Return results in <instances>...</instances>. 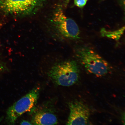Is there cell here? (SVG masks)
Returning <instances> with one entry per match:
<instances>
[{
	"label": "cell",
	"instance_id": "5bb4252c",
	"mask_svg": "<svg viewBox=\"0 0 125 125\" xmlns=\"http://www.w3.org/2000/svg\"><path fill=\"white\" fill-rule=\"evenodd\" d=\"M102 1H104V0H102Z\"/></svg>",
	"mask_w": 125,
	"mask_h": 125
},
{
	"label": "cell",
	"instance_id": "4fadbf2b",
	"mask_svg": "<svg viewBox=\"0 0 125 125\" xmlns=\"http://www.w3.org/2000/svg\"><path fill=\"white\" fill-rule=\"evenodd\" d=\"M1 26H2V24L1 23H0V29H1Z\"/></svg>",
	"mask_w": 125,
	"mask_h": 125
},
{
	"label": "cell",
	"instance_id": "9a60e30c",
	"mask_svg": "<svg viewBox=\"0 0 125 125\" xmlns=\"http://www.w3.org/2000/svg\"></svg>",
	"mask_w": 125,
	"mask_h": 125
},
{
	"label": "cell",
	"instance_id": "8992f818",
	"mask_svg": "<svg viewBox=\"0 0 125 125\" xmlns=\"http://www.w3.org/2000/svg\"><path fill=\"white\" fill-rule=\"evenodd\" d=\"M33 111L31 123L34 125H57L58 121L53 105L48 102L31 109Z\"/></svg>",
	"mask_w": 125,
	"mask_h": 125
},
{
	"label": "cell",
	"instance_id": "ba28073f",
	"mask_svg": "<svg viewBox=\"0 0 125 125\" xmlns=\"http://www.w3.org/2000/svg\"><path fill=\"white\" fill-rule=\"evenodd\" d=\"M125 29V26L117 30L114 31H107L105 28H103L101 30L100 33L102 36L103 37H107L118 41L123 35Z\"/></svg>",
	"mask_w": 125,
	"mask_h": 125
},
{
	"label": "cell",
	"instance_id": "3957f363",
	"mask_svg": "<svg viewBox=\"0 0 125 125\" xmlns=\"http://www.w3.org/2000/svg\"><path fill=\"white\" fill-rule=\"evenodd\" d=\"M52 21L57 33L62 38L71 40L80 38V31L78 25L65 15L61 7L54 12Z\"/></svg>",
	"mask_w": 125,
	"mask_h": 125
},
{
	"label": "cell",
	"instance_id": "277c9868",
	"mask_svg": "<svg viewBox=\"0 0 125 125\" xmlns=\"http://www.w3.org/2000/svg\"><path fill=\"white\" fill-rule=\"evenodd\" d=\"M40 89H33L8 109L5 121L7 124H15L20 117L26 112L33 108L39 97Z\"/></svg>",
	"mask_w": 125,
	"mask_h": 125
},
{
	"label": "cell",
	"instance_id": "30bf717a",
	"mask_svg": "<svg viewBox=\"0 0 125 125\" xmlns=\"http://www.w3.org/2000/svg\"><path fill=\"white\" fill-rule=\"evenodd\" d=\"M20 124L21 125H32V123L29 121L23 120L20 123Z\"/></svg>",
	"mask_w": 125,
	"mask_h": 125
},
{
	"label": "cell",
	"instance_id": "8fae6325",
	"mask_svg": "<svg viewBox=\"0 0 125 125\" xmlns=\"http://www.w3.org/2000/svg\"><path fill=\"white\" fill-rule=\"evenodd\" d=\"M71 0H63V2L65 6H67Z\"/></svg>",
	"mask_w": 125,
	"mask_h": 125
},
{
	"label": "cell",
	"instance_id": "7c38bea8",
	"mask_svg": "<svg viewBox=\"0 0 125 125\" xmlns=\"http://www.w3.org/2000/svg\"><path fill=\"white\" fill-rule=\"evenodd\" d=\"M3 119V117H2V118H0V123L1 121H2Z\"/></svg>",
	"mask_w": 125,
	"mask_h": 125
},
{
	"label": "cell",
	"instance_id": "7a4b0ae2",
	"mask_svg": "<svg viewBox=\"0 0 125 125\" xmlns=\"http://www.w3.org/2000/svg\"><path fill=\"white\" fill-rule=\"evenodd\" d=\"M48 75L56 85L70 86L79 80L80 70L75 61L68 60L54 65L48 71Z\"/></svg>",
	"mask_w": 125,
	"mask_h": 125
},
{
	"label": "cell",
	"instance_id": "6da1fadb",
	"mask_svg": "<svg viewBox=\"0 0 125 125\" xmlns=\"http://www.w3.org/2000/svg\"><path fill=\"white\" fill-rule=\"evenodd\" d=\"M75 53L85 70L91 74L102 76L107 74L110 70L108 62L89 47L79 46L76 49Z\"/></svg>",
	"mask_w": 125,
	"mask_h": 125
},
{
	"label": "cell",
	"instance_id": "52a82bcc",
	"mask_svg": "<svg viewBox=\"0 0 125 125\" xmlns=\"http://www.w3.org/2000/svg\"><path fill=\"white\" fill-rule=\"evenodd\" d=\"M70 113L67 125H85L88 122L90 111L82 102L76 101L68 104Z\"/></svg>",
	"mask_w": 125,
	"mask_h": 125
},
{
	"label": "cell",
	"instance_id": "5b68a950",
	"mask_svg": "<svg viewBox=\"0 0 125 125\" xmlns=\"http://www.w3.org/2000/svg\"><path fill=\"white\" fill-rule=\"evenodd\" d=\"M46 0H0V9L15 16H26L35 12Z\"/></svg>",
	"mask_w": 125,
	"mask_h": 125
},
{
	"label": "cell",
	"instance_id": "9c48e42d",
	"mask_svg": "<svg viewBox=\"0 0 125 125\" xmlns=\"http://www.w3.org/2000/svg\"><path fill=\"white\" fill-rule=\"evenodd\" d=\"M88 0H74V4L78 7L82 8L85 5Z\"/></svg>",
	"mask_w": 125,
	"mask_h": 125
}]
</instances>
